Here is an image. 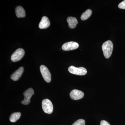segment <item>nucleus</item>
Instances as JSON below:
<instances>
[{"label": "nucleus", "instance_id": "f257e3e1", "mask_svg": "<svg viewBox=\"0 0 125 125\" xmlns=\"http://www.w3.org/2000/svg\"><path fill=\"white\" fill-rule=\"evenodd\" d=\"M113 48V43L110 40H108L104 43L102 46V49L105 58H109L111 57Z\"/></svg>", "mask_w": 125, "mask_h": 125}, {"label": "nucleus", "instance_id": "f03ea898", "mask_svg": "<svg viewBox=\"0 0 125 125\" xmlns=\"http://www.w3.org/2000/svg\"><path fill=\"white\" fill-rule=\"evenodd\" d=\"M42 106L43 111L47 114H51L53 110V106L52 102L47 99L43 100Z\"/></svg>", "mask_w": 125, "mask_h": 125}, {"label": "nucleus", "instance_id": "7ed1b4c3", "mask_svg": "<svg viewBox=\"0 0 125 125\" xmlns=\"http://www.w3.org/2000/svg\"><path fill=\"white\" fill-rule=\"evenodd\" d=\"M68 70L71 73L77 75H85L87 73V70L84 67H76L73 66H70Z\"/></svg>", "mask_w": 125, "mask_h": 125}, {"label": "nucleus", "instance_id": "20e7f679", "mask_svg": "<svg viewBox=\"0 0 125 125\" xmlns=\"http://www.w3.org/2000/svg\"><path fill=\"white\" fill-rule=\"evenodd\" d=\"M40 70L44 80L47 83H50L51 81V75L48 69L44 65H42L40 66Z\"/></svg>", "mask_w": 125, "mask_h": 125}, {"label": "nucleus", "instance_id": "39448f33", "mask_svg": "<svg viewBox=\"0 0 125 125\" xmlns=\"http://www.w3.org/2000/svg\"><path fill=\"white\" fill-rule=\"evenodd\" d=\"M25 52L22 48H19L13 53L11 57V60L13 62H15L19 61L24 55Z\"/></svg>", "mask_w": 125, "mask_h": 125}, {"label": "nucleus", "instance_id": "423d86ee", "mask_svg": "<svg viewBox=\"0 0 125 125\" xmlns=\"http://www.w3.org/2000/svg\"><path fill=\"white\" fill-rule=\"evenodd\" d=\"M34 94V92L33 89L29 88L24 93V99L21 102V103L24 105L29 104L30 102V99L32 95Z\"/></svg>", "mask_w": 125, "mask_h": 125}, {"label": "nucleus", "instance_id": "0eeeda50", "mask_svg": "<svg viewBox=\"0 0 125 125\" xmlns=\"http://www.w3.org/2000/svg\"><path fill=\"white\" fill-rule=\"evenodd\" d=\"M79 47L78 43L70 42L65 43L62 45V49L64 51H70L77 49Z\"/></svg>", "mask_w": 125, "mask_h": 125}, {"label": "nucleus", "instance_id": "6e6552de", "mask_svg": "<svg viewBox=\"0 0 125 125\" xmlns=\"http://www.w3.org/2000/svg\"><path fill=\"white\" fill-rule=\"evenodd\" d=\"M70 95L72 99L74 100H78L83 97L84 94L80 90L74 89L71 92Z\"/></svg>", "mask_w": 125, "mask_h": 125}, {"label": "nucleus", "instance_id": "1a4fd4ad", "mask_svg": "<svg viewBox=\"0 0 125 125\" xmlns=\"http://www.w3.org/2000/svg\"><path fill=\"white\" fill-rule=\"evenodd\" d=\"M24 71L23 67H20L14 73L11 75L10 78L14 81H16L19 80L20 78L21 77L22 74Z\"/></svg>", "mask_w": 125, "mask_h": 125}, {"label": "nucleus", "instance_id": "9d476101", "mask_svg": "<svg viewBox=\"0 0 125 125\" xmlns=\"http://www.w3.org/2000/svg\"><path fill=\"white\" fill-rule=\"evenodd\" d=\"M50 25V22L49 19L47 16H44L42 18L39 25V27L40 29H45L49 27Z\"/></svg>", "mask_w": 125, "mask_h": 125}, {"label": "nucleus", "instance_id": "9b49d317", "mask_svg": "<svg viewBox=\"0 0 125 125\" xmlns=\"http://www.w3.org/2000/svg\"><path fill=\"white\" fill-rule=\"evenodd\" d=\"M67 21L69 25V27L71 29L74 28L78 24V22L75 18L69 17L67 18Z\"/></svg>", "mask_w": 125, "mask_h": 125}, {"label": "nucleus", "instance_id": "f8f14e48", "mask_svg": "<svg viewBox=\"0 0 125 125\" xmlns=\"http://www.w3.org/2000/svg\"><path fill=\"white\" fill-rule=\"evenodd\" d=\"M15 13L18 18H24L25 16V12L22 6H18L15 9Z\"/></svg>", "mask_w": 125, "mask_h": 125}, {"label": "nucleus", "instance_id": "ddd939ff", "mask_svg": "<svg viewBox=\"0 0 125 125\" xmlns=\"http://www.w3.org/2000/svg\"><path fill=\"white\" fill-rule=\"evenodd\" d=\"M20 112H15L12 113L10 117V120L11 122H15L18 120L21 116Z\"/></svg>", "mask_w": 125, "mask_h": 125}, {"label": "nucleus", "instance_id": "4468645a", "mask_svg": "<svg viewBox=\"0 0 125 125\" xmlns=\"http://www.w3.org/2000/svg\"><path fill=\"white\" fill-rule=\"evenodd\" d=\"M92 13V10L90 9H88L82 14L81 16V19L83 21L87 20L91 16Z\"/></svg>", "mask_w": 125, "mask_h": 125}, {"label": "nucleus", "instance_id": "2eb2a0df", "mask_svg": "<svg viewBox=\"0 0 125 125\" xmlns=\"http://www.w3.org/2000/svg\"><path fill=\"white\" fill-rule=\"evenodd\" d=\"M72 125H85V121L83 119H79L75 121Z\"/></svg>", "mask_w": 125, "mask_h": 125}, {"label": "nucleus", "instance_id": "dca6fc26", "mask_svg": "<svg viewBox=\"0 0 125 125\" xmlns=\"http://www.w3.org/2000/svg\"><path fill=\"white\" fill-rule=\"evenodd\" d=\"M118 7L120 9L125 10V0L118 4Z\"/></svg>", "mask_w": 125, "mask_h": 125}, {"label": "nucleus", "instance_id": "f3484780", "mask_svg": "<svg viewBox=\"0 0 125 125\" xmlns=\"http://www.w3.org/2000/svg\"><path fill=\"white\" fill-rule=\"evenodd\" d=\"M100 125H111L108 122L106 121L102 120L101 121Z\"/></svg>", "mask_w": 125, "mask_h": 125}]
</instances>
